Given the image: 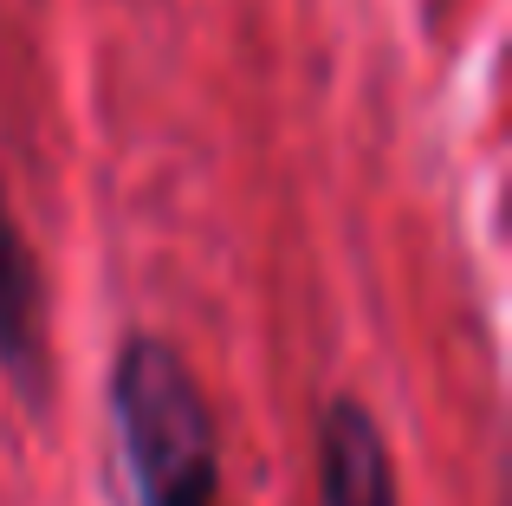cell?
Instances as JSON below:
<instances>
[{
	"instance_id": "6da1fadb",
	"label": "cell",
	"mask_w": 512,
	"mask_h": 506,
	"mask_svg": "<svg viewBox=\"0 0 512 506\" xmlns=\"http://www.w3.org/2000/svg\"><path fill=\"white\" fill-rule=\"evenodd\" d=\"M111 422L137 506H221L214 416L163 338H130L117 351Z\"/></svg>"
},
{
	"instance_id": "7a4b0ae2",
	"label": "cell",
	"mask_w": 512,
	"mask_h": 506,
	"mask_svg": "<svg viewBox=\"0 0 512 506\" xmlns=\"http://www.w3.org/2000/svg\"><path fill=\"white\" fill-rule=\"evenodd\" d=\"M0 364L26 396H39L46 377V338H39V266L13 228L7 189H0Z\"/></svg>"
},
{
	"instance_id": "3957f363",
	"label": "cell",
	"mask_w": 512,
	"mask_h": 506,
	"mask_svg": "<svg viewBox=\"0 0 512 506\" xmlns=\"http://www.w3.org/2000/svg\"><path fill=\"white\" fill-rule=\"evenodd\" d=\"M325 506H396L383 429L357 396H338L325 416Z\"/></svg>"
}]
</instances>
